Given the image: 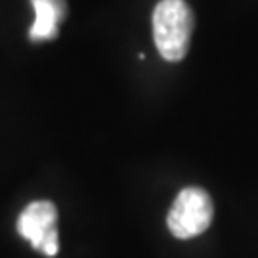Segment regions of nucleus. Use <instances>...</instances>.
Here are the masks:
<instances>
[{
	"label": "nucleus",
	"mask_w": 258,
	"mask_h": 258,
	"mask_svg": "<svg viewBox=\"0 0 258 258\" xmlns=\"http://www.w3.org/2000/svg\"><path fill=\"white\" fill-rule=\"evenodd\" d=\"M214 205L211 195L197 185L184 187L172 203L166 226L178 239H191L201 235L212 222Z\"/></svg>",
	"instance_id": "2"
},
{
	"label": "nucleus",
	"mask_w": 258,
	"mask_h": 258,
	"mask_svg": "<svg viewBox=\"0 0 258 258\" xmlns=\"http://www.w3.org/2000/svg\"><path fill=\"white\" fill-rule=\"evenodd\" d=\"M35 8V21L29 29V38L35 42L52 40L65 18V0H31Z\"/></svg>",
	"instance_id": "4"
},
{
	"label": "nucleus",
	"mask_w": 258,
	"mask_h": 258,
	"mask_svg": "<svg viewBox=\"0 0 258 258\" xmlns=\"http://www.w3.org/2000/svg\"><path fill=\"white\" fill-rule=\"evenodd\" d=\"M57 209L50 201H35L19 214L18 231L21 237L44 252L46 256H55L59 250L57 237Z\"/></svg>",
	"instance_id": "3"
},
{
	"label": "nucleus",
	"mask_w": 258,
	"mask_h": 258,
	"mask_svg": "<svg viewBox=\"0 0 258 258\" xmlns=\"http://www.w3.org/2000/svg\"><path fill=\"white\" fill-rule=\"evenodd\" d=\"M194 14L184 0H161L153 12V40L166 61H180L189 48Z\"/></svg>",
	"instance_id": "1"
}]
</instances>
